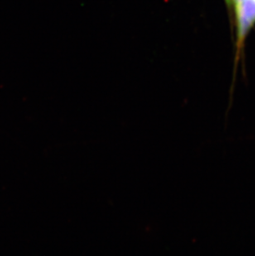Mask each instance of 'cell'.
Returning <instances> with one entry per match:
<instances>
[{
    "instance_id": "cell-1",
    "label": "cell",
    "mask_w": 255,
    "mask_h": 256,
    "mask_svg": "<svg viewBox=\"0 0 255 256\" xmlns=\"http://www.w3.org/2000/svg\"><path fill=\"white\" fill-rule=\"evenodd\" d=\"M226 2L227 6L229 8L231 5H233V0H226Z\"/></svg>"
}]
</instances>
